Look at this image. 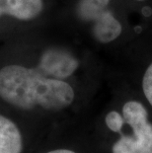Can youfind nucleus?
<instances>
[{
    "instance_id": "nucleus-1",
    "label": "nucleus",
    "mask_w": 152,
    "mask_h": 153,
    "mask_svg": "<svg viewBox=\"0 0 152 153\" xmlns=\"http://www.w3.org/2000/svg\"><path fill=\"white\" fill-rule=\"evenodd\" d=\"M0 97L22 110L41 106L59 111L72 104L74 90L62 79L47 77L38 68L12 64L0 70Z\"/></svg>"
},
{
    "instance_id": "nucleus-2",
    "label": "nucleus",
    "mask_w": 152,
    "mask_h": 153,
    "mask_svg": "<svg viewBox=\"0 0 152 153\" xmlns=\"http://www.w3.org/2000/svg\"><path fill=\"white\" fill-rule=\"evenodd\" d=\"M122 117L132 128V135L122 134L113 145V153H152V123L145 107L137 101H128L122 107Z\"/></svg>"
},
{
    "instance_id": "nucleus-3",
    "label": "nucleus",
    "mask_w": 152,
    "mask_h": 153,
    "mask_svg": "<svg viewBox=\"0 0 152 153\" xmlns=\"http://www.w3.org/2000/svg\"><path fill=\"white\" fill-rule=\"evenodd\" d=\"M79 66V61L62 48H48L42 55L38 69L46 76L63 79L71 76Z\"/></svg>"
},
{
    "instance_id": "nucleus-4",
    "label": "nucleus",
    "mask_w": 152,
    "mask_h": 153,
    "mask_svg": "<svg viewBox=\"0 0 152 153\" xmlns=\"http://www.w3.org/2000/svg\"><path fill=\"white\" fill-rule=\"evenodd\" d=\"M43 0H0V16L9 15L19 20H32L43 10Z\"/></svg>"
},
{
    "instance_id": "nucleus-5",
    "label": "nucleus",
    "mask_w": 152,
    "mask_h": 153,
    "mask_svg": "<svg viewBox=\"0 0 152 153\" xmlns=\"http://www.w3.org/2000/svg\"><path fill=\"white\" fill-rule=\"evenodd\" d=\"M92 22L94 38L102 44L111 43L122 34V28L121 23L108 8L97 16Z\"/></svg>"
},
{
    "instance_id": "nucleus-6",
    "label": "nucleus",
    "mask_w": 152,
    "mask_h": 153,
    "mask_svg": "<svg viewBox=\"0 0 152 153\" xmlns=\"http://www.w3.org/2000/svg\"><path fill=\"white\" fill-rule=\"evenodd\" d=\"M23 140L18 126L0 115V153H21Z\"/></svg>"
},
{
    "instance_id": "nucleus-7",
    "label": "nucleus",
    "mask_w": 152,
    "mask_h": 153,
    "mask_svg": "<svg viewBox=\"0 0 152 153\" xmlns=\"http://www.w3.org/2000/svg\"><path fill=\"white\" fill-rule=\"evenodd\" d=\"M105 122L109 129H111V131L114 132H121L122 126L125 125L124 117L122 115H119V113H118L117 111H112V112H110L108 115L106 116Z\"/></svg>"
},
{
    "instance_id": "nucleus-8",
    "label": "nucleus",
    "mask_w": 152,
    "mask_h": 153,
    "mask_svg": "<svg viewBox=\"0 0 152 153\" xmlns=\"http://www.w3.org/2000/svg\"><path fill=\"white\" fill-rule=\"evenodd\" d=\"M142 90H143L145 98L152 106V62L147 67L142 78Z\"/></svg>"
},
{
    "instance_id": "nucleus-9",
    "label": "nucleus",
    "mask_w": 152,
    "mask_h": 153,
    "mask_svg": "<svg viewBox=\"0 0 152 153\" xmlns=\"http://www.w3.org/2000/svg\"><path fill=\"white\" fill-rule=\"evenodd\" d=\"M90 1L94 2L95 4L101 6V7H108L111 0H90ZM136 1H144V0H136Z\"/></svg>"
},
{
    "instance_id": "nucleus-10",
    "label": "nucleus",
    "mask_w": 152,
    "mask_h": 153,
    "mask_svg": "<svg viewBox=\"0 0 152 153\" xmlns=\"http://www.w3.org/2000/svg\"><path fill=\"white\" fill-rule=\"evenodd\" d=\"M47 153H75V152L69 150V149H56V150H53Z\"/></svg>"
}]
</instances>
